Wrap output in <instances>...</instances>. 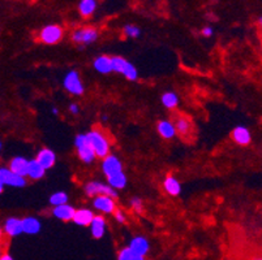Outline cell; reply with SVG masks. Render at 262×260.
Listing matches in <instances>:
<instances>
[{
  "instance_id": "28",
  "label": "cell",
  "mask_w": 262,
  "mask_h": 260,
  "mask_svg": "<svg viewBox=\"0 0 262 260\" xmlns=\"http://www.w3.org/2000/svg\"><path fill=\"white\" fill-rule=\"evenodd\" d=\"M68 194L66 192H55L50 195V199H48V202L52 207L56 206H62V204H66L68 203Z\"/></svg>"
},
{
  "instance_id": "39",
  "label": "cell",
  "mask_w": 262,
  "mask_h": 260,
  "mask_svg": "<svg viewBox=\"0 0 262 260\" xmlns=\"http://www.w3.org/2000/svg\"><path fill=\"white\" fill-rule=\"evenodd\" d=\"M3 250H1V247H0V257H1V255H3Z\"/></svg>"
},
{
  "instance_id": "6",
  "label": "cell",
  "mask_w": 262,
  "mask_h": 260,
  "mask_svg": "<svg viewBox=\"0 0 262 260\" xmlns=\"http://www.w3.org/2000/svg\"><path fill=\"white\" fill-rule=\"evenodd\" d=\"M64 30L60 25L50 23L47 26L42 27L38 34V39L45 44H56L63 39Z\"/></svg>"
},
{
  "instance_id": "18",
  "label": "cell",
  "mask_w": 262,
  "mask_h": 260,
  "mask_svg": "<svg viewBox=\"0 0 262 260\" xmlns=\"http://www.w3.org/2000/svg\"><path fill=\"white\" fill-rule=\"evenodd\" d=\"M27 163H29V160L25 159L24 156H15L12 157V160L9 161L8 168L11 169L13 173H16V174H19V176L25 177V178H26Z\"/></svg>"
},
{
  "instance_id": "12",
  "label": "cell",
  "mask_w": 262,
  "mask_h": 260,
  "mask_svg": "<svg viewBox=\"0 0 262 260\" xmlns=\"http://www.w3.org/2000/svg\"><path fill=\"white\" fill-rule=\"evenodd\" d=\"M35 160L38 161L39 164L42 165L43 168L48 171L55 165L56 163V153L54 152V150L48 149V147H43L38 151Z\"/></svg>"
},
{
  "instance_id": "32",
  "label": "cell",
  "mask_w": 262,
  "mask_h": 260,
  "mask_svg": "<svg viewBox=\"0 0 262 260\" xmlns=\"http://www.w3.org/2000/svg\"><path fill=\"white\" fill-rule=\"evenodd\" d=\"M112 215H114V217H115V220L119 222V224H125V222H127V215L124 214V211L116 210Z\"/></svg>"
},
{
  "instance_id": "35",
  "label": "cell",
  "mask_w": 262,
  "mask_h": 260,
  "mask_svg": "<svg viewBox=\"0 0 262 260\" xmlns=\"http://www.w3.org/2000/svg\"><path fill=\"white\" fill-rule=\"evenodd\" d=\"M0 260H15L13 259V257H12L11 254H7V253H4L1 257H0Z\"/></svg>"
},
{
  "instance_id": "38",
  "label": "cell",
  "mask_w": 262,
  "mask_h": 260,
  "mask_svg": "<svg viewBox=\"0 0 262 260\" xmlns=\"http://www.w3.org/2000/svg\"><path fill=\"white\" fill-rule=\"evenodd\" d=\"M51 111H52V115H58L59 113V109L56 107H52V109H51Z\"/></svg>"
},
{
  "instance_id": "24",
  "label": "cell",
  "mask_w": 262,
  "mask_h": 260,
  "mask_svg": "<svg viewBox=\"0 0 262 260\" xmlns=\"http://www.w3.org/2000/svg\"><path fill=\"white\" fill-rule=\"evenodd\" d=\"M96 8H98V1L96 0H80L78 1V13L84 19L92 17L95 13Z\"/></svg>"
},
{
  "instance_id": "13",
  "label": "cell",
  "mask_w": 262,
  "mask_h": 260,
  "mask_svg": "<svg viewBox=\"0 0 262 260\" xmlns=\"http://www.w3.org/2000/svg\"><path fill=\"white\" fill-rule=\"evenodd\" d=\"M3 232L7 234L8 237H19L20 234H23V222H21V218L19 217H8L5 221H4Z\"/></svg>"
},
{
  "instance_id": "20",
  "label": "cell",
  "mask_w": 262,
  "mask_h": 260,
  "mask_svg": "<svg viewBox=\"0 0 262 260\" xmlns=\"http://www.w3.org/2000/svg\"><path fill=\"white\" fill-rule=\"evenodd\" d=\"M74 211H76L74 207L66 203V204H62V206L54 207L52 208V215L59 220H62V221H71L73 218Z\"/></svg>"
},
{
  "instance_id": "37",
  "label": "cell",
  "mask_w": 262,
  "mask_h": 260,
  "mask_svg": "<svg viewBox=\"0 0 262 260\" xmlns=\"http://www.w3.org/2000/svg\"><path fill=\"white\" fill-rule=\"evenodd\" d=\"M4 188H5V186H4V184H3V182H1V180H0V194H3Z\"/></svg>"
},
{
  "instance_id": "5",
  "label": "cell",
  "mask_w": 262,
  "mask_h": 260,
  "mask_svg": "<svg viewBox=\"0 0 262 260\" xmlns=\"http://www.w3.org/2000/svg\"><path fill=\"white\" fill-rule=\"evenodd\" d=\"M63 86L71 95L80 96L85 92V86L82 84L81 76L77 70H70L67 73L63 80Z\"/></svg>"
},
{
  "instance_id": "2",
  "label": "cell",
  "mask_w": 262,
  "mask_h": 260,
  "mask_svg": "<svg viewBox=\"0 0 262 260\" xmlns=\"http://www.w3.org/2000/svg\"><path fill=\"white\" fill-rule=\"evenodd\" d=\"M71 38H72V42L76 43V44L88 46V44H92V43L98 41L99 31L96 30L94 26H81L72 31Z\"/></svg>"
},
{
  "instance_id": "34",
  "label": "cell",
  "mask_w": 262,
  "mask_h": 260,
  "mask_svg": "<svg viewBox=\"0 0 262 260\" xmlns=\"http://www.w3.org/2000/svg\"><path fill=\"white\" fill-rule=\"evenodd\" d=\"M68 109H70V112L72 115H78V112H80V106H78L77 103H71Z\"/></svg>"
},
{
  "instance_id": "8",
  "label": "cell",
  "mask_w": 262,
  "mask_h": 260,
  "mask_svg": "<svg viewBox=\"0 0 262 260\" xmlns=\"http://www.w3.org/2000/svg\"><path fill=\"white\" fill-rule=\"evenodd\" d=\"M0 180L4 186H11V188H25L26 186V178L16 174L11 169L5 167H0Z\"/></svg>"
},
{
  "instance_id": "7",
  "label": "cell",
  "mask_w": 262,
  "mask_h": 260,
  "mask_svg": "<svg viewBox=\"0 0 262 260\" xmlns=\"http://www.w3.org/2000/svg\"><path fill=\"white\" fill-rule=\"evenodd\" d=\"M84 190H85V194L88 196H93V198L98 196V195H107V196H111L114 199L118 198V193L102 181H90L85 185Z\"/></svg>"
},
{
  "instance_id": "22",
  "label": "cell",
  "mask_w": 262,
  "mask_h": 260,
  "mask_svg": "<svg viewBox=\"0 0 262 260\" xmlns=\"http://www.w3.org/2000/svg\"><path fill=\"white\" fill-rule=\"evenodd\" d=\"M157 131L163 139H172V138L176 137L174 123L170 120H161L157 125Z\"/></svg>"
},
{
  "instance_id": "21",
  "label": "cell",
  "mask_w": 262,
  "mask_h": 260,
  "mask_svg": "<svg viewBox=\"0 0 262 260\" xmlns=\"http://www.w3.org/2000/svg\"><path fill=\"white\" fill-rule=\"evenodd\" d=\"M21 222H23V232L26 234H37L42 229V222L34 216L21 218Z\"/></svg>"
},
{
  "instance_id": "40",
  "label": "cell",
  "mask_w": 262,
  "mask_h": 260,
  "mask_svg": "<svg viewBox=\"0 0 262 260\" xmlns=\"http://www.w3.org/2000/svg\"><path fill=\"white\" fill-rule=\"evenodd\" d=\"M255 260H262V259L260 257H257V258H255Z\"/></svg>"
},
{
  "instance_id": "14",
  "label": "cell",
  "mask_w": 262,
  "mask_h": 260,
  "mask_svg": "<svg viewBox=\"0 0 262 260\" xmlns=\"http://www.w3.org/2000/svg\"><path fill=\"white\" fill-rule=\"evenodd\" d=\"M90 233L95 239H100L106 234V229H107V221L102 215H95L93 217L92 222H90Z\"/></svg>"
},
{
  "instance_id": "41",
  "label": "cell",
  "mask_w": 262,
  "mask_h": 260,
  "mask_svg": "<svg viewBox=\"0 0 262 260\" xmlns=\"http://www.w3.org/2000/svg\"><path fill=\"white\" fill-rule=\"evenodd\" d=\"M1 147H3V143H1V141H0V150H1Z\"/></svg>"
},
{
  "instance_id": "23",
  "label": "cell",
  "mask_w": 262,
  "mask_h": 260,
  "mask_svg": "<svg viewBox=\"0 0 262 260\" xmlns=\"http://www.w3.org/2000/svg\"><path fill=\"white\" fill-rule=\"evenodd\" d=\"M93 68L95 69L96 72L100 74H108L112 72V64H111V58L106 56V55H100L98 58L94 59L93 62Z\"/></svg>"
},
{
  "instance_id": "1",
  "label": "cell",
  "mask_w": 262,
  "mask_h": 260,
  "mask_svg": "<svg viewBox=\"0 0 262 260\" xmlns=\"http://www.w3.org/2000/svg\"><path fill=\"white\" fill-rule=\"evenodd\" d=\"M86 139H88L89 145L92 147L93 152L95 157L103 159L107 155H110L111 151V142L108 139L107 134L104 133L103 130L99 128H94L90 131L85 134Z\"/></svg>"
},
{
  "instance_id": "15",
  "label": "cell",
  "mask_w": 262,
  "mask_h": 260,
  "mask_svg": "<svg viewBox=\"0 0 262 260\" xmlns=\"http://www.w3.org/2000/svg\"><path fill=\"white\" fill-rule=\"evenodd\" d=\"M231 137L236 145L239 146H248L252 141V134L247 127L239 125V127L234 128L231 133Z\"/></svg>"
},
{
  "instance_id": "36",
  "label": "cell",
  "mask_w": 262,
  "mask_h": 260,
  "mask_svg": "<svg viewBox=\"0 0 262 260\" xmlns=\"http://www.w3.org/2000/svg\"><path fill=\"white\" fill-rule=\"evenodd\" d=\"M3 237H4V232H3V228H1V225H0V242L3 241Z\"/></svg>"
},
{
  "instance_id": "4",
  "label": "cell",
  "mask_w": 262,
  "mask_h": 260,
  "mask_svg": "<svg viewBox=\"0 0 262 260\" xmlns=\"http://www.w3.org/2000/svg\"><path fill=\"white\" fill-rule=\"evenodd\" d=\"M74 149L77 152L80 160L84 164H93L95 161V155L93 152L92 147L89 145L88 139H86L85 134H78L74 138Z\"/></svg>"
},
{
  "instance_id": "19",
  "label": "cell",
  "mask_w": 262,
  "mask_h": 260,
  "mask_svg": "<svg viewBox=\"0 0 262 260\" xmlns=\"http://www.w3.org/2000/svg\"><path fill=\"white\" fill-rule=\"evenodd\" d=\"M45 174H46V169L43 168L38 161L35 160V159L29 160V163H27V173H26L27 178H30L31 181H38L42 180L43 177H45Z\"/></svg>"
},
{
  "instance_id": "31",
  "label": "cell",
  "mask_w": 262,
  "mask_h": 260,
  "mask_svg": "<svg viewBox=\"0 0 262 260\" xmlns=\"http://www.w3.org/2000/svg\"><path fill=\"white\" fill-rule=\"evenodd\" d=\"M131 207L136 214H141L143 211V199L139 198V196H133V198L131 199Z\"/></svg>"
},
{
  "instance_id": "29",
  "label": "cell",
  "mask_w": 262,
  "mask_h": 260,
  "mask_svg": "<svg viewBox=\"0 0 262 260\" xmlns=\"http://www.w3.org/2000/svg\"><path fill=\"white\" fill-rule=\"evenodd\" d=\"M118 260H146L143 257H140L137 254H135L133 251L128 249V247H124L118 253Z\"/></svg>"
},
{
  "instance_id": "3",
  "label": "cell",
  "mask_w": 262,
  "mask_h": 260,
  "mask_svg": "<svg viewBox=\"0 0 262 260\" xmlns=\"http://www.w3.org/2000/svg\"><path fill=\"white\" fill-rule=\"evenodd\" d=\"M111 64L112 72L123 74L128 81H137V78H139L137 68L131 62H128L127 59L121 58V56H112Z\"/></svg>"
},
{
  "instance_id": "25",
  "label": "cell",
  "mask_w": 262,
  "mask_h": 260,
  "mask_svg": "<svg viewBox=\"0 0 262 260\" xmlns=\"http://www.w3.org/2000/svg\"><path fill=\"white\" fill-rule=\"evenodd\" d=\"M163 189L171 196H177L181 193V184L175 176H167L163 180Z\"/></svg>"
},
{
  "instance_id": "10",
  "label": "cell",
  "mask_w": 262,
  "mask_h": 260,
  "mask_svg": "<svg viewBox=\"0 0 262 260\" xmlns=\"http://www.w3.org/2000/svg\"><path fill=\"white\" fill-rule=\"evenodd\" d=\"M127 247L135 254L140 255V257L145 258L149 254V251H150V242H149V239L146 237L139 234V236H135V237L132 238Z\"/></svg>"
},
{
  "instance_id": "26",
  "label": "cell",
  "mask_w": 262,
  "mask_h": 260,
  "mask_svg": "<svg viewBox=\"0 0 262 260\" xmlns=\"http://www.w3.org/2000/svg\"><path fill=\"white\" fill-rule=\"evenodd\" d=\"M128 184V178L125 176L124 172L115 173V174H111V176L107 177V185L110 188H112L114 190H123Z\"/></svg>"
},
{
  "instance_id": "30",
  "label": "cell",
  "mask_w": 262,
  "mask_h": 260,
  "mask_svg": "<svg viewBox=\"0 0 262 260\" xmlns=\"http://www.w3.org/2000/svg\"><path fill=\"white\" fill-rule=\"evenodd\" d=\"M123 33L127 38H139L140 34H141V30H140L139 26L132 25V23H128V25L124 26Z\"/></svg>"
},
{
  "instance_id": "27",
  "label": "cell",
  "mask_w": 262,
  "mask_h": 260,
  "mask_svg": "<svg viewBox=\"0 0 262 260\" xmlns=\"http://www.w3.org/2000/svg\"><path fill=\"white\" fill-rule=\"evenodd\" d=\"M161 102L167 109H175L179 104V96L174 91H166L161 96Z\"/></svg>"
},
{
  "instance_id": "11",
  "label": "cell",
  "mask_w": 262,
  "mask_h": 260,
  "mask_svg": "<svg viewBox=\"0 0 262 260\" xmlns=\"http://www.w3.org/2000/svg\"><path fill=\"white\" fill-rule=\"evenodd\" d=\"M102 172L106 174V177L123 172V163L119 157L110 153L106 157H103V160H102Z\"/></svg>"
},
{
  "instance_id": "16",
  "label": "cell",
  "mask_w": 262,
  "mask_h": 260,
  "mask_svg": "<svg viewBox=\"0 0 262 260\" xmlns=\"http://www.w3.org/2000/svg\"><path fill=\"white\" fill-rule=\"evenodd\" d=\"M172 123H174L176 134H179L181 137H188L189 134H192V123L187 116H176Z\"/></svg>"
},
{
  "instance_id": "17",
  "label": "cell",
  "mask_w": 262,
  "mask_h": 260,
  "mask_svg": "<svg viewBox=\"0 0 262 260\" xmlns=\"http://www.w3.org/2000/svg\"><path fill=\"white\" fill-rule=\"evenodd\" d=\"M94 216L95 215L90 208H78V210L74 211L72 221H74V224H77L80 226H89Z\"/></svg>"
},
{
  "instance_id": "33",
  "label": "cell",
  "mask_w": 262,
  "mask_h": 260,
  "mask_svg": "<svg viewBox=\"0 0 262 260\" xmlns=\"http://www.w3.org/2000/svg\"><path fill=\"white\" fill-rule=\"evenodd\" d=\"M201 34L204 35L205 38H210L213 34H214V30H213L212 26H205L202 30H201Z\"/></svg>"
},
{
  "instance_id": "9",
  "label": "cell",
  "mask_w": 262,
  "mask_h": 260,
  "mask_svg": "<svg viewBox=\"0 0 262 260\" xmlns=\"http://www.w3.org/2000/svg\"><path fill=\"white\" fill-rule=\"evenodd\" d=\"M93 207L96 211H99L102 214L106 215H112L118 208H116V202L115 199L107 195H98L94 196L93 199Z\"/></svg>"
}]
</instances>
